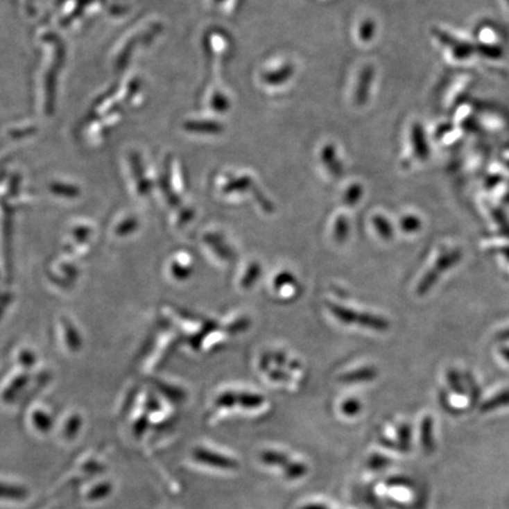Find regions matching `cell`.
<instances>
[{
    "mask_svg": "<svg viewBox=\"0 0 509 509\" xmlns=\"http://www.w3.org/2000/svg\"><path fill=\"white\" fill-rule=\"evenodd\" d=\"M461 259H463V252L458 249H453V250L446 251L440 254L439 259L435 262V266L431 268V270H428L427 274L424 275L422 279L420 281L417 289H416L417 295L423 296L427 294L428 291L439 281L440 276L445 271L449 270L451 268L456 266Z\"/></svg>",
    "mask_w": 509,
    "mask_h": 509,
    "instance_id": "cell-1",
    "label": "cell"
},
{
    "mask_svg": "<svg viewBox=\"0 0 509 509\" xmlns=\"http://www.w3.org/2000/svg\"><path fill=\"white\" fill-rule=\"evenodd\" d=\"M192 456L200 463L207 466L218 468V469H236L239 467V463L232 458H227L224 455L218 454L215 451H209L205 448H195L192 451Z\"/></svg>",
    "mask_w": 509,
    "mask_h": 509,
    "instance_id": "cell-2",
    "label": "cell"
},
{
    "mask_svg": "<svg viewBox=\"0 0 509 509\" xmlns=\"http://www.w3.org/2000/svg\"><path fill=\"white\" fill-rule=\"evenodd\" d=\"M355 82V87L353 91V99L355 105H363L365 99L369 96V90L372 87V79H374V70L370 65H365L360 71Z\"/></svg>",
    "mask_w": 509,
    "mask_h": 509,
    "instance_id": "cell-3",
    "label": "cell"
},
{
    "mask_svg": "<svg viewBox=\"0 0 509 509\" xmlns=\"http://www.w3.org/2000/svg\"><path fill=\"white\" fill-rule=\"evenodd\" d=\"M379 372L374 367H365V368L356 369L353 372H345L338 377V382L341 383H360V382H368L375 380Z\"/></svg>",
    "mask_w": 509,
    "mask_h": 509,
    "instance_id": "cell-4",
    "label": "cell"
},
{
    "mask_svg": "<svg viewBox=\"0 0 509 509\" xmlns=\"http://www.w3.org/2000/svg\"><path fill=\"white\" fill-rule=\"evenodd\" d=\"M327 307L330 310V313H333L334 316L342 323H345V325H357L360 313H356L355 310L345 308V307L340 306L336 303H331V302H327Z\"/></svg>",
    "mask_w": 509,
    "mask_h": 509,
    "instance_id": "cell-5",
    "label": "cell"
},
{
    "mask_svg": "<svg viewBox=\"0 0 509 509\" xmlns=\"http://www.w3.org/2000/svg\"><path fill=\"white\" fill-rule=\"evenodd\" d=\"M320 159H322V163H323L325 168L328 169V171L333 176H341L342 166L341 164H338V162L335 161L336 159V150H335L333 145H325L322 148Z\"/></svg>",
    "mask_w": 509,
    "mask_h": 509,
    "instance_id": "cell-6",
    "label": "cell"
},
{
    "mask_svg": "<svg viewBox=\"0 0 509 509\" xmlns=\"http://www.w3.org/2000/svg\"><path fill=\"white\" fill-rule=\"evenodd\" d=\"M1 498L10 499V500H16L20 501L24 499L28 498V492L25 487L19 486V485H10L3 482L1 488H0Z\"/></svg>",
    "mask_w": 509,
    "mask_h": 509,
    "instance_id": "cell-7",
    "label": "cell"
},
{
    "mask_svg": "<svg viewBox=\"0 0 509 509\" xmlns=\"http://www.w3.org/2000/svg\"><path fill=\"white\" fill-rule=\"evenodd\" d=\"M372 225L375 230L379 232L381 239L384 241H390L394 237L392 223L382 215H375L372 217Z\"/></svg>",
    "mask_w": 509,
    "mask_h": 509,
    "instance_id": "cell-8",
    "label": "cell"
},
{
    "mask_svg": "<svg viewBox=\"0 0 509 509\" xmlns=\"http://www.w3.org/2000/svg\"><path fill=\"white\" fill-rule=\"evenodd\" d=\"M263 463L266 465H270V466H279L284 468V470L289 469L291 465L294 463H291L288 456L277 451H264L261 455Z\"/></svg>",
    "mask_w": 509,
    "mask_h": 509,
    "instance_id": "cell-9",
    "label": "cell"
},
{
    "mask_svg": "<svg viewBox=\"0 0 509 509\" xmlns=\"http://www.w3.org/2000/svg\"><path fill=\"white\" fill-rule=\"evenodd\" d=\"M421 441L422 446L427 451H433L434 448V439H433V420L431 416L424 417L421 426Z\"/></svg>",
    "mask_w": 509,
    "mask_h": 509,
    "instance_id": "cell-10",
    "label": "cell"
},
{
    "mask_svg": "<svg viewBox=\"0 0 509 509\" xmlns=\"http://www.w3.org/2000/svg\"><path fill=\"white\" fill-rule=\"evenodd\" d=\"M111 493H112V485L110 482H103V483L94 486L87 493V499L89 501H101V500H104L107 497H110Z\"/></svg>",
    "mask_w": 509,
    "mask_h": 509,
    "instance_id": "cell-11",
    "label": "cell"
},
{
    "mask_svg": "<svg viewBox=\"0 0 509 509\" xmlns=\"http://www.w3.org/2000/svg\"><path fill=\"white\" fill-rule=\"evenodd\" d=\"M509 404V390H505L501 394L495 396L493 399H488L485 404H481L480 411L486 413V411H495L498 408L505 407Z\"/></svg>",
    "mask_w": 509,
    "mask_h": 509,
    "instance_id": "cell-12",
    "label": "cell"
},
{
    "mask_svg": "<svg viewBox=\"0 0 509 509\" xmlns=\"http://www.w3.org/2000/svg\"><path fill=\"white\" fill-rule=\"evenodd\" d=\"M349 235V223L345 216L341 215L337 217L335 222V227H334V239L337 243H343L345 239H348Z\"/></svg>",
    "mask_w": 509,
    "mask_h": 509,
    "instance_id": "cell-13",
    "label": "cell"
},
{
    "mask_svg": "<svg viewBox=\"0 0 509 509\" xmlns=\"http://www.w3.org/2000/svg\"><path fill=\"white\" fill-rule=\"evenodd\" d=\"M399 227L402 229V232L411 234V232H419L421 227H422V222L417 216H404L399 221Z\"/></svg>",
    "mask_w": 509,
    "mask_h": 509,
    "instance_id": "cell-14",
    "label": "cell"
},
{
    "mask_svg": "<svg viewBox=\"0 0 509 509\" xmlns=\"http://www.w3.org/2000/svg\"><path fill=\"white\" fill-rule=\"evenodd\" d=\"M362 193H363V188H362V185H350V187L347 189L345 196H343V202H345V205H348V207H354L355 204L360 202Z\"/></svg>",
    "mask_w": 509,
    "mask_h": 509,
    "instance_id": "cell-15",
    "label": "cell"
},
{
    "mask_svg": "<svg viewBox=\"0 0 509 509\" xmlns=\"http://www.w3.org/2000/svg\"><path fill=\"white\" fill-rule=\"evenodd\" d=\"M375 33V24L370 18L365 19L360 24V30H359V37L363 43L370 42L372 40V35Z\"/></svg>",
    "mask_w": 509,
    "mask_h": 509,
    "instance_id": "cell-16",
    "label": "cell"
},
{
    "mask_svg": "<svg viewBox=\"0 0 509 509\" xmlns=\"http://www.w3.org/2000/svg\"><path fill=\"white\" fill-rule=\"evenodd\" d=\"M237 401L245 408H257L264 402L261 395H254V394H242L237 397Z\"/></svg>",
    "mask_w": 509,
    "mask_h": 509,
    "instance_id": "cell-17",
    "label": "cell"
},
{
    "mask_svg": "<svg viewBox=\"0 0 509 509\" xmlns=\"http://www.w3.org/2000/svg\"><path fill=\"white\" fill-rule=\"evenodd\" d=\"M447 380L448 383L451 386V389L454 390L456 394H465L466 389L463 388V382H461V377L458 375V372L451 369L448 374H447Z\"/></svg>",
    "mask_w": 509,
    "mask_h": 509,
    "instance_id": "cell-18",
    "label": "cell"
},
{
    "mask_svg": "<svg viewBox=\"0 0 509 509\" xmlns=\"http://www.w3.org/2000/svg\"><path fill=\"white\" fill-rule=\"evenodd\" d=\"M297 283L294 275L290 274L289 271H283L275 278V288L281 289L286 286H295Z\"/></svg>",
    "mask_w": 509,
    "mask_h": 509,
    "instance_id": "cell-19",
    "label": "cell"
},
{
    "mask_svg": "<svg viewBox=\"0 0 509 509\" xmlns=\"http://www.w3.org/2000/svg\"><path fill=\"white\" fill-rule=\"evenodd\" d=\"M342 411L347 416L356 415L357 413L361 411L360 401L355 399H345V402L342 404Z\"/></svg>",
    "mask_w": 509,
    "mask_h": 509,
    "instance_id": "cell-20",
    "label": "cell"
},
{
    "mask_svg": "<svg viewBox=\"0 0 509 509\" xmlns=\"http://www.w3.org/2000/svg\"><path fill=\"white\" fill-rule=\"evenodd\" d=\"M399 445L404 446V449H409L411 442V428L407 424L401 426L399 429Z\"/></svg>",
    "mask_w": 509,
    "mask_h": 509,
    "instance_id": "cell-21",
    "label": "cell"
},
{
    "mask_svg": "<svg viewBox=\"0 0 509 509\" xmlns=\"http://www.w3.org/2000/svg\"><path fill=\"white\" fill-rule=\"evenodd\" d=\"M35 427L40 429L42 431H46L51 428L52 422L51 420L49 419L47 416L44 414H35Z\"/></svg>",
    "mask_w": 509,
    "mask_h": 509,
    "instance_id": "cell-22",
    "label": "cell"
},
{
    "mask_svg": "<svg viewBox=\"0 0 509 509\" xmlns=\"http://www.w3.org/2000/svg\"><path fill=\"white\" fill-rule=\"evenodd\" d=\"M79 428H80V420L78 417H74L71 419L67 423V429H65V435L69 439L75 438L77 433H78Z\"/></svg>",
    "mask_w": 509,
    "mask_h": 509,
    "instance_id": "cell-23",
    "label": "cell"
},
{
    "mask_svg": "<svg viewBox=\"0 0 509 509\" xmlns=\"http://www.w3.org/2000/svg\"><path fill=\"white\" fill-rule=\"evenodd\" d=\"M259 274H261V268L259 264H252L249 269L247 277L244 278V286H250L251 284H254V281L259 278Z\"/></svg>",
    "mask_w": 509,
    "mask_h": 509,
    "instance_id": "cell-24",
    "label": "cell"
},
{
    "mask_svg": "<svg viewBox=\"0 0 509 509\" xmlns=\"http://www.w3.org/2000/svg\"><path fill=\"white\" fill-rule=\"evenodd\" d=\"M466 380L467 383H468V386H469L470 390H472V397H473V401H474V402H476L478 399V395H480V390H478V386H476L474 380H473V379H472V377H469V375H467Z\"/></svg>",
    "mask_w": 509,
    "mask_h": 509,
    "instance_id": "cell-25",
    "label": "cell"
},
{
    "mask_svg": "<svg viewBox=\"0 0 509 509\" xmlns=\"http://www.w3.org/2000/svg\"><path fill=\"white\" fill-rule=\"evenodd\" d=\"M270 379L274 381H284V382H289L290 379L289 374L282 372V370H274L270 372Z\"/></svg>",
    "mask_w": 509,
    "mask_h": 509,
    "instance_id": "cell-26",
    "label": "cell"
},
{
    "mask_svg": "<svg viewBox=\"0 0 509 509\" xmlns=\"http://www.w3.org/2000/svg\"><path fill=\"white\" fill-rule=\"evenodd\" d=\"M273 360L276 362V365L282 367V365H286V356L282 353H275L273 355Z\"/></svg>",
    "mask_w": 509,
    "mask_h": 509,
    "instance_id": "cell-27",
    "label": "cell"
},
{
    "mask_svg": "<svg viewBox=\"0 0 509 509\" xmlns=\"http://www.w3.org/2000/svg\"><path fill=\"white\" fill-rule=\"evenodd\" d=\"M273 360L270 356H268V355H266V356L263 357L262 359V369H266L268 367H269V363H270V361Z\"/></svg>",
    "mask_w": 509,
    "mask_h": 509,
    "instance_id": "cell-28",
    "label": "cell"
},
{
    "mask_svg": "<svg viewBox=\"0 0 509 509\" xmlns=\"http://www.w3.org/2000/svg\"><path fill=\"white\" fill-rule=\"evenodd\" d=\"M290 369H294V370H300L302 368L301 363L298 361H293L291 363H289Z\"/></svg>",
    "mask_w": 509,
    "mask_h": 509,
    "instance_id": "cell-29",
    "label": "cell"
},
{
    "mask_svg": "<svg viewBox=\"0 0 509 509\" xmlns=\"http://www.w3.org/2000/svg\"><path fill=\"white\" fill-rule=\"evenodd\" d=\"M499 338H500V340H502V341H508L509 329L505 330L503 333L500 334V335H499Z\"/></svg>",
    "mask_w": 509,
    "mask_h": 509,
    "instance_id": "cell-30",
    "label": "cell"
},
{
    "mask_svg": "<svg viewBox=\"0 0 509 509\" xmlns=\"http://www.w3.org/2000/svg\"><path fill=\"white\" fill-rule=\"evenodd\" d=\"M502 355L505 357L506 360L509 361V348H505L501 352Z\"/></svg>",
    "mask_w": 509,
    "mask_h": 509,
    "instance_id": "cell-31",
    "label": "cell"
}]
</instances>
